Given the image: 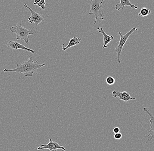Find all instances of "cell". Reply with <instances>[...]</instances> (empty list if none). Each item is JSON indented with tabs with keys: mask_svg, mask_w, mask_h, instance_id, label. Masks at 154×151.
<instances>
[{
	"mask_svg": "<svg viewBox=\"0 0 154 151\" xmlns=\"http://www.w3.org/2000/svg\"><path fill=\"white\" fill-rule=\"evenodd\" d=\"M120 129L118 127H115L113 129V132L114 134L120 132Z\"/></svg>",
	"mask_w": 154,
	"mask_h": 151,
	"instance_id": "e0dca14e",
	"label": "cell"
},
{
	"mask_svg": "<svg viewBox=\"0 0 154 151\" xmlns=\"http://www.w3.org/2000/svg\"><path fill=\"white\" fill-rule=\"evenodd\" d=\"M24 7L28 8L30 11L31 14V16L28 18V22L32 24L34 23L35 24L37 25L40 23H42V22L44 21V19L45 18H47L49 16L48 15L45 17H42L38 13H36V12L32 10L31 8H30L28 6L27 4H24Z\"/></svg>",
	"mask_w": 154,
	"mask_h": 151,
	"instance_id": "5b68a950",
	"label": "cell"
},
{
	"mask_svg": "<svg viewBox=\"0 0 154 151\" xmlns=\"http://www.w3.org/2000/svg\"><path fill=\"white\" fill-rule=\"evenodd\" d=\"M29 59L27 61H24L22 63L17 64V67L12 69H5V72H17L22 74L26 77H32L34 72L38 69L43 67L46 64H39L38 60L34 62L32 57L29 55Z\"/></svg>",
	"mask_w": 154,
	"mask_h": 151,
	"instance_id": "6da1fadb",
	"label": "cell"
},
{
	"mask_svg": "<svg viewBox=\"0 0 154 151\" xmlns=\"http://www.w3.org/2000/svg\"><path fill=\"white\" fill-rule=\"evenodd\" d=\"M45 4H46V2H45V0H41L38 3L35 4V5H36L38 6L39 7H41V10H44L46 9V7L45 6Z\"/></svg>",
	"mask_w": 154,
	"mask_h": 151,
	"instance_id": "9a60e30c",
	"label": "cell"
},
{
	"mask_svg": "<svg viewBox=\"0 0 154 151\" xmlns=\"http://www.w3.org/2000/svg\"><path fill=\"white\" fill-rule=\"evenodd\" d=\"M150 13H151V10L150 9L146 7H143L141 8L138 15L139 16L145 18L148 16Z\"/></svg>",
	"mask_w": 154,
	"mask_h": 151,
	"instance_id": "4fadbf2b",
	"label": "cell"
},
{
	"mask_svg": "<svg viewBox=\"0 0 154 151\" xmlns=\"http://www.w3.org/2000/svg\"><path fill=\"white\" fill-rule=\"evenodd\" d=\"M97 30L100 33H101L103 36L104 45L102 49L108 47V44L112 40H113L114 39L113 36H110V35H108V34H106V32H105L104 30H103L102 28L98 27L97 28Z\"/></svg>",
	"mask_w": 154,
	"mask_h": 151,
	"instance_id": "30bf717a",
	"label": "cell"
},
{
	"mask_svg": "<svg viewBox=\"0 0 154 151\" xmlns=\"http://www.w3.org/2000/svg\"><path fill=\"white\" fill-rule=\"evenodd\" d=\"M5 45L8 47L10 48L14 49H21L23 50L26 51L31 52L32 54H34L35 51L33 50L32 49L29 48H27L26 47L22 45L18 42H14V41H9Z\"/></svg>",
	"mask_w": 154,
	"mask_h": 151,
	"instance_id": "9c48e42d",
	"label": "cell"
},
{
	"mask_svg": "<svg viewBox=\"0 0 154 151\" xmlns=\"http://www.w3.org/2000/svg\"><path fill=\"white\" fill-rule=\"evenodd\" d=\"M143 110L144 112H145L149 115V117H150V129L149 133H148V135L146 136V137L148 138V139L146 141V143H148L152 139L154 138V116L150 112L149 108H144L143 109Z\"/></svg>",
	"mask_w": 154,
	"mask_h": 151,
	"instance_id": "52a82bcc",
	"label": "cell"
},
{
	"mask_svg": "<svg viewBox=\"0 0 154 151\" xmlns=\"http://www.w3.org/2000/svg\"><path fill=\"white\" fill-rule=\"evenodd\" d=\"M125 6L131 7L137 9L138 7L132 4L129 0H120V3L117 4L115 6V9L117 10H123Z\"/></svg>",
	"mask_w": 154,
	"mask_h": 151,
	"instance_id": "8fae6325",
	"label": "cell"
},
{
	"mask_svg": "<svg viewBox=\"0 0 154 151\" xmlns=\"http://www.w3.org/2000/svg\"><path fill=\"white\" fill-rule=\"evenodd\" d=\"M114 138L116 139L117 140H119V139H121L122 137V134L120 133V132L117 133L115 134L114 135Z\"/></svg>",
	"mask_w": 154,
	"mask_h": 151,
	"instance_id": "2e32d148",
	"label": "cell"
},
{
	"mask_svg": "<svg viewBox=\"0 0 154 151\" xmlns=\"http://www.w3.org/2000/svg\"><path fill=\"white\" fill-rule=\"evenodd\" d=\"M48 149L51 151H56L57 150H60L62 151H65V149L63 146H60L58 143L57 141H53L51 139H50L49 142L47 145H40L37 148V150H45Z\"/></svg>",
	"mask_w": 154,
	"mask_h": 151,
	"instance_id": "8992f818",
	"label": "cell"
},
{
	"mask_svg": "<svg viewBox=\"0 0 154 151\" xmlns=\"http://www.w3.org/2000/svg\"><path fill=\"white\" fill-rule=\"evenodd\" d=\"M41 1V0H35L33 4L35 5V4L38 3H39V2H40Z\"/></svg>",
	"mask_w": 154,
	"mask_h": 151,
	"instance_id": "ac0fdd59",
	"label": "cell"
},
{
	"mask_svg": "<svg viewBox=\"0 0 154 151\" xmlns=\"http://www.w3.org/2000/svg\"><path fill=\"white\" fill-rule=\"evenodd\" d=\"M82 39L80 38H78L76 36H74L73 38L70 39L69 41V43L67 46L64 47V44H63L62 50L63 51H66L67 49L72 47L75 46L78 44H81L80 42Z\"/></svg>",
	"mask_w": 154,
	"mask_h": 151,
	"instance_id": "7c38bea8",
	"label": "cell"
},
{
	"mask_svg": "<svg viewBox=\"0 0 154 151\" xmlns=\"http://www.w3.org/2000/svg\"><path fill=\"white\" fill-rule=\"evenodd\" d=\"M112 96L114 97H117L120 100L124 101L126 103L130 100H135L136 98L131 97L129 93L127 91L120 92L114 90L112 92Z\"/></svg>",
	"mask_w": 154,
	"mask_h": 151,
	"instance_id": "ba28073f",
	"label": "cell"
},
{
	"mask_svg": "<svg viewBox=\"0 0 154 151\" xmlns=\"http://www.w3.org/2000/svg\"></svg>",
	"mask_w": 154,
	"mask_h": 151,
	"instance_id": "d6986e66",
	"label": "cell"
},
{
	"mask_svg": "<svg viewBox=\"0 0 154 151\" xmlns=\"http://www.w3.org/2000/svg\"></svg>",
	"mask_w": 154,
	"mask_h": 151,
	"instance_id": "ffe728a7",
	"label": "cell"
},
{
	"mask_svg": "<svg viewBox=\"0 0 154 151\" xmlns=\"http://www.w3.org/2000/svg\"><path fill=\"white\" fill-rule=\"evenodd\" d=\"M33 28L31 30L24 28L22 26V23L20 24H17L14 26L10 28L11 31L16 34V39L18 40H23L26 43H29V36L34 34L35 33V30Z\"/></svg>",
	"mask_w": 154,
	"mask_h": 151,
	"instance_id": "7a4b0ae2",
	"label": "cell"
},
{
	"mask_svg": "<svg viewBox=\"0 0 154 151\" xmlns=\"http://www.w3.org/2000/svg\"><path fill=\"white\" fill-rule=\"evenodd\" d=\"M137 30H138V29L136 27H134L125 35H123L121 32H118V34L120 36V40L119 42H117L118 43V45L115 48V51L117 54V58L116 61L118 63L120 64L121 62L120 59V56H121V53H122V49H123L125 43L128 40L130 35L132 34L134 31H137Z\"/></svg>",
	"mask_w": 154,
	"mask_h": 151,
	"instance_id": "277c9868",
	"label": "cell"
},
{
	"mask_svg": "<svg viewBox=\"0 0 154 151\" xmlns=\"http://www.w3.org/2000/svg\"><path fill=\"white\" fill-rule=\"evenodd\" d=\"M106 83L109 86L113 85L115 83V78L112 76H108L106 79Z\"/></svg>",
	"mask_w": 154,
	"mask_h": 151,
	"instance_id": "5bb4252c",
	"label": "cell"
},
{
	"mask_svg": "<svg viewBox=\"0 0 154 151\" xmlns=\"http://www.w3.org/2000/svg\"><path fill=\"white\" fill-rule=\"evenodd\" d=\"M105 0H91L90 4V9L89 10V15H94L95 16L94 24H96L98 18L101 19H104V12L103 7V2Z\"/></svg>",
	"mask_w": 154,
	"mask_h": 151,
	"instance_id": "3957f363",
	"label": "cell"
}]
</instances>
